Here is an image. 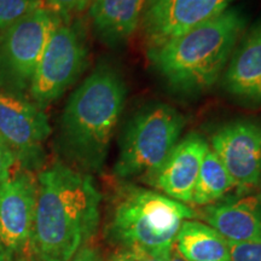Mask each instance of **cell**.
<instances>
[{"label": "cell", "mask_w": 261, "mask_h": 261, "mask_svg": "<svg viewBox=\"0 0 261 261\" xmlns=\"http://www.w3.org/2000/svg\"><path fill=\"white\" fill-rule=\"evenodd\" d=\"M211 149L226 168L237 188L244 195L261 182V121L237 119L224 123L211 137Z\"/></svg>", "instance_id": "9c48e42d"}, {"label": "cell", "mask_w": 261, "mask_h": 261, "mask_svg": "<svg viewBox=\"0 0 261 261\" xmlns=\"http://www.w3.org/2000/svg\"><path fill=\"white\" fill-rule=\"evenodd\" d=\"M208 150L210 143L200 133H189L145 181L169 198L184 204L191 203L196 180Z\"/></svg>", "instance_id": "7c38bea8"}, {"label": "cell", "mask_w": 261, "mask_h": 261, "mask_svg": "<svg viewBox=\"0 0 261 261\" xmlns=\"http://www.w3.org/2000/svg\"><path fill=\"white\" fill-rule=\"evenodd\" d=\"M37 196L32 172L22 169L0 182V242L12 255L31 244Z\"/></svg>", "instance_id": "8fae6325"}, {"label": "cell", "mask_w": 261, "mask_h": 261, "mask_svg": "<svg viewBox=\"0 0 261 261\" xmlns=\"http://www.w3.org/2000/svg\"><path fill=\"white\" fill-rule=\"evenodd\" d=\"M146 0H92L90 18L94 33L110 47H120L142 24Z\"/></svg>", "instance_id": "9a60e30c"}, {"label": "cell", "mask_w": 261, "mask_h": 261, "mask_svg": "<svg viewBox=\"0 0 261 261\" xmlns=\"http://www.w3.org/2000/svg\"><path fill=\"white\" fill-rule=\"evenodd\" d=\"M187 120L175 108L146 104L129 117L120 138L114 174L121 180L154 173L180 140Z\"/></svg>", "instance_id": "5b68a950"}, {"label": "cell", "mask_w": 261, "mask_h": 261, "mask_svg": "<svg viewBox=\"0 0 261 261\" xmlns=\"http://www.w3.org/2000/svg\"><path fill=\"white\" fill-rule=\"evenodd\" d=\"M196 212L158 191L123 184L114 198L107 236L122 253H143L166 261L185 220Z\"/></svg>", "instance_id": "277c9868"}, {"label": "cell", "mask_w": 261, "mask_h": 261, "mask_svg": "<svg viewBox=\"0 0 261 261\" xmlns=\"http://www.w3.org/2000/svg\"><path fill=\"white\" fill-rule=\"evenodd\" d=\"M196 217L228 242H257L261 241V192L231 196L205 205Z\"/></svg>", "instance_id": "5bb4252c"}, {"label": "cell", "mask_w": 261, "mask_h": 261, "mask_svg": "<svg viewBox=\"0 0 261 261\" xmlns=\"http://www.w3.org/2000/svg\"><path fill=\"white\" fill-rule=\"evenodd\" d=\"M22 261H34V260H31V259H22Z\"/></svg>", "instance_id": "484cf974"}, {"label": "cell", "mask_w": 261, "mask_h": 261, "mask_svg": "<svg viewBox=\"0 0 261 261\" xmlns=\"http://www.w3.org/2000/svg\"><path fill=\"white\" fill-rule=\"evenodd\" d=\"M233 0H146L142 25L148 50L211 21Z\"/></svg>", "instance_id": "30bf717a"}, {"label": "cell", "mask_w": 261, "mask_h": 261, "mask_svg": "<svg viewBox=\"0 0 261 261\" xmlns=\"http://www.w3.org/2000/svg\"><path fill=\"white\" fill-rule=\"evenodd\" d=\"M231 191H234L237 195L236 184L223 162L210 146V150L202 161L191 203L200 207L214 204L225 200L226 195Z\"/></svg>", "instance_id": "e0dca14e"}, {"label": "cell", "mask_w": 261, "mask_h": 261, "mask_svg": "<svg viewBox=\"0 0 261 261\" xmlns=\"http://www.w3.org/2000/svg\"><path fill=\"white\" fill-rule=\"evenodd\" d=\"M246 27L247 16L240 9L228 8L180 37L148 50L149 60L172 91L196 97L221 79Z\"/></svg>", "instance_id": "3957f363"}, {"label": "cell", "mask_w": 261, "mask_h": 261, "mask_svg": "<svg viewBox=\"0 0 261 261\" xmlns=\"http://www.w3.org/2000/svg\"><path fill=\"white\" fill-rule=\"evenodd\" d=\"M37 180L34 261H68L97 233L102 195L92 175L64 161L42 169Z\"/></svg>", "instance_id": "6da1fadb"}, {"label": "cell", "mask_w": 261, "mask_h": 261, "mask_svg": "<svg viewBox=\"0 0 261 261\" xmlns=\"http://www.w3.org/2000/svg\"><path fill=\"white\" fill-rule=\"evenodd\" d=\"M166 261H187V260L182 259V257L178 254L177 250H175V248L173 247L172 252H171V254H169V256L167 257V260Z\"/></svg>", "instance_id": "d4e9b609"}, {"label": "cell", "mask_w": 261, "mask_h": 261, "mask_svg": "<svg viewBox=\"0 0 261 261\" xmlns=\"http://www.w3.org/2000/svg\"><path fill=\"white\" fill-rule=\"evenodd\" d=\"M16 163H17V160H16L14 152L0 136V182L11 177V169L14 168Z\"/></svg>", "instance_id": "44dd1931"}, {"label": "cell", "mask_w": 261, "mask_h": 261, "mask_svg": "<svg viewBox=\"0 0 261 261\" xmlns=\"http://www.w3.org/2000/svg\"><path fill=\"white\" fill-rule=\"evenodd\" d=\"M62 19L40 8L0 32V91L27 97L52 31Z\"/></svg>", "instance_id": "52a82bcc"}, {"label": "cell", "mask_w": 261, "mask_h": 261, "mask_svg": "<svg viewBox=\"0 0 261 261\" xmlns=\"http://www.w3.org/2000/svg\"><path fill=\"white\" fill-rule=\"evenodd\" d=\"M221 85L227 94L249 107H261V19L238 40Z\"/></svg>", "instance_id": "4fadbf2b"}, {"label": "cell", "mask_w": 261, "mask_h": 261, "mask_svg": "<svg viewBox=\"0 0 261 261\" xmlns=\"http://www.w3.org/2000/svg\"><path fill=\"white\" fill-rule=\"evenodd\" d=\"M89 65V46L79 21H62L52 31L29 89V99L44 109L67 92Z\"/></svg>", "instance_id": "8992f818"}, {"label": "cell", "mask_w": 261, "mask_h": 261, "mask_svg": "<svg viewBox=\"0 0 261 261\" xmlns=\"http://www.w3.org/2000/svg\"><path fill=\"white\" fill-rule=\"evenodd\" d=\"M228 247L231 261H261V241L241 243L228 242Z\"/></svg>", "instance_id": "ffe728a7"}, {"label": "cell", "mask_w": 261, "mask_h": 261, "mask_svg": "<svg viewBox=\"0 0 261 261\" xmlns=\"http://www.w3.org/2000/svg\"><path fill=\"white\" fill-rule=\"evenodd\" d=\"M51 126L44 109L28 97L0 91V136L23 171L34 172L45 161L44 143Z\"/></svg>", "instance_id": "ba28073f"}, {"label": "cell", "mask_w": 261, "mask_h": 261, "mask_svg": "<svg viewBox=\"0 0 261 261\" xmlns=\"http://www.w3.org/2000/svg\"><path fill=\"white\" fill-rule=\"evenodd\" d=\"M126 261H159L143 253H120Z\"/></svg>", "instance_id": "603a6c76"}, {"label": "cell", "mask_w": 261, "mask_h": 261, "mask_svg": "<svg viewBox=\"0 0 261 261\" xmlns=\"http://www.w3.org/2000/svg\"><path fill=\"white\" fill-rule=\"evenodd\" d=\"M259 189H260V192H261V182H260V185H259Z\"/></svg>", "instance_id": "4316f807"}, {"label": "cell", "mask_w": 261, "mask_h": 261, "mask_svg": "<svg viewBox=\"0 0 261 261\" xmlns=\"http://www.w3.org/2000/svg\"><path fill=\"white\" fill-rule=\"evenodd\" d=\"M68 261H106L103 257V254L97 247L86 244L83 248H80L73 256Z\"/></svg>", "instance_id": "7402d4cb"}, {"label": "cell", "mask_w": 261, "mask_h": 261, "mask_svg": "<svg viewBox=\"0 0 261 261\" xmlns=\"http://www.w3.org/2000/svg\"><path fill=\"white\" fill-rule=\"evenodd\" d=\"M40 8L44 0H0V32Z\"/></svg>", "instance_id": "ac0fdd59"}, {"label": "cell", "mask_w": 261, "mask_h": 261, "mask_svg": "<svg viewBox=\"0 0 261 261\" xmlns=\"http://www.w3.org/2000/svg\"><path fill=\"white\" fill-rule=\"evenodd\" d=\"M92 0H44V8L58 16L63 21L74 19L86 9H90Z\"/></svg>", "instance_id": "d6986e66"}, {"label": "cell", "mask_w": 261, "mask_h": 261, "mask_svg": "<svg viewBox=\"0 0 261 261\" xmlns=\"http://www.w3.org/2000/svg\"><path fill=\"white\" fill-rule=\"evenodd\" d=\"M0 261H14V255L0 242Z\"/></svg>", "instance_id": "cb8c5ba5"}, {"label": "cell", "mask_w": 261, "mask_h": 261, "mask_svg": "<svg viewBox=\"0 0 261 261\" xmlns=\"http://www.w3.org/2000/svg\"><path fill=\"white\" fill-rule=\"evenodd\" d=\"M126 96L122 75L107 62L98 64L73 91L57 136L58 150L68 165L87 174L102 171Z\"/></svg>", "instance_id": "7a4b0ae2"}, {"label": "cell", "mask_w": 261, "mask_h": 261, "mask_svg": "<svg viewBox=\"0 0 261 261\" xmlns=\"http://www.w3.org/2000/svg\"><path fill=\"white\" fill-rule=\"evenodd\" d=\"M174 248L187 261H231L227 240L200 220H185L175 237Z\"/></svg>", "instance_id": "2e32d148"}]
</instances>
